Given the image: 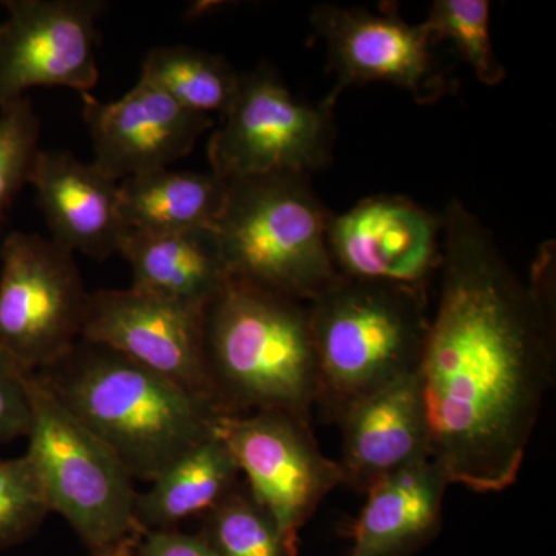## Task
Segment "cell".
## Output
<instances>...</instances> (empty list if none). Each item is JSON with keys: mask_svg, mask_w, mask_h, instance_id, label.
<instances>
[{"mask_svg": "<svg viewBox=\"0 0 556 556\" xmlns=\"http://www.w3.org/2000/svg\"><path fill=\"white\" fill-rule=\"evenodd\" d=\"M555 243L529 280L460 201L442 215L441 292L417 378L430 457L450 484L501 493L518 481L555 380Z\"/></svg>", "mask_w": 556, "mask_h": 556, "instance_id": "obj_1", "label": "cell"}, {"mask_svg": "<svg viewBox=\"0 0 556 556\" xmlns=\"http://www.w3.org/2000/svg\"><path fill=\"white\" fill-rule=\"evenodd\" d=\"M135 544H137V540L127 541V543L118 544V546L90 552V556H138Z\"/></svg>", "mask_w": 556, "mask_h": 556, "instance_id": "obj_28", "label": "cell"}, {"mask_svg": "<svg viewBox=\"0 0 556 556\" xmlns=\"http://www.w3.org/2000/svg\"><path fill=\"white\" fill-rule=\"evenodd\" d=\"M343 486L365 493L430 457L426 407L417 372L362 397L340 416Z\"/></svg>", "mask_w": 556, "mask_h": 556, "instance_id": "obj_15", "label": "cell"}, {"mask_svg": "<svg viewBox=\"0 0 556 556\" xmlns=\"http://www.w3.org/2000/svg\"><path fill=\"white\" fill-rule=\"evenodd\" d=\"M35 375L141 481L217 433L223 417L118 351L83 338Z\"/></svg>", "mask_w": 556, "mask_h": 556, "instance_id": "obj_2", "label": "cell"}, {"mask_svg": "<svg viewBox=\"0 0 556 556\" xmlns=\"http://www.w3.org/2000/svg\"><path fill=\"white\" fill-rule=\"evenodd\" d=\"M240 76L218 54L188 46H160L146 54L139 79L159 87L190 112L223 118L236 100Z\"/></svg>", "mask_w": 556, "mask_h": 556, "instance_id": "obj_21", "label": "cell"}, {"mask_svg": "<svg viewBox=\"0 0 556 556\" xmlns=\"http://www.w3.org/2000/svg\"><path fill=\"white\" fill-rule=\"evenodd\" d=\"M80 97L93 164L118 182L185 159L214 126V119L181 108L141 79L118 101L102 102L90 93Z\"/></svg>", "mask_w": 556, "mask_h": 556, "instance_id": "obj_14", "label": "cell"}, {"mask_svg": "<svg viewBox=\"0 0 556 556\" xmlns=\"http://www.w3.org/2000/svg\"><path fill=\"white\" fill-rule=\"evenodd\" d=\"M328 93L317 104L295 100L273 68L241 73L236 100L208 139L211 170L223 179L252 175H311L327 169L336 141Z\"/></svg>", "mask_w": 556, "mask_h": 556, "instance_id": "obj_7", "label": "cell"}, {"mask_svg": "<svg viewBox=\"0 0 556 556\" xmlns=\"http://www.w3.org/2000/svg\"><path fill=\"white\" fill-rule=\"evenodd\" d=\"M311 24L327 49L338 98L348 87L393 84L420 105L437 104L452 93V78L422 24H408L396 7L382 13L338 5H318Z\"/></svg>", "mask_w": 556, "mask_h": 556, "instance_id": "obj_10", "label": "cell"}, {"mask_svg": "<svg viewBox=\"0 0 556 556\" xmlns=\"http://www.w3.org/2000/svg\"><path fill=\"white\" fill-rule=\"evenodd\" d=\"M199 533L218 556H298L244 482L204 515Z\"/></svg>", "mask_w": 556, "mask_h": 556, "instance_id": "obj_22", "label": "cell"}, {"mask_svg": "<svg viewBox=\"0 0 556 556\" xmlns=\"http://www.w3.org/2000/svg\"><path fill=\"white\" fill-rule=\"evenodd\" d=\"M226 181L214 230L230 280L311 302L338 277L327 240L331 212L311 175L278 172Z\"/></svg>", "mask_w": 556, "mask_h": 556, "instance_id": "obj_5", "label": "cell"}, {"mask_svg": "<svg viewBox=\"0 0 556 556\" xmlns=\"http://www.w3.org/2000/svg\"><path fill=\"white\" fill-rule=\"evenodd\" d=\"M50 514L27 457L0 459V551L35 535Z\"/></svg>", "mask_w": 556, "mask_h": 556, "instance_id": "obj_24", "label": "cell"}, {"mask_svg": "<svg viewBox=\"0 0 556 556\" xmlns=\"http://www.w3.org/2000/svg\"><path fill=\"white\" fill-rule=\"evenodd\" d=\"M317 402L336 422L351 405L419 369L430 314L413 289L336 277L308 302Z\"/></svg>", "mask_w": 556, "mask_h": 556, "instance_id": "obj_4", "label": "cell"}, {"mask_svg": "<svg viewBox=\"0 0 556 556\" xmlns=\"http://www.w3.org/2000/svg\"><path fill=\"white\" fill-rule=\"evenodd\" d=\"M228 181L214 172L156 169L119 181L121 214L129 232L177 233L214 228Z\"/></svg>", "mask_w": 556, "mask_h": 556, "instance_id": "obj_20", "label": "cell"}, {"mask_svg": "<svg viewBox=\"0 0 556 556\" xmlns=\"http://www.w3.org/2000/svg\"><path fill=\"white\" fill-rule=\"evenodd\" d=\"M90 292L75 254L53 239L11 232L0 248V346L25 371L56 364L83 338Z\"/></svg>", "mask_w": 556, "mask_h": 556, "instance_id": "obj_8", "label": "cell"}, {"mask_svg": "<svg viewBox=\"0 0 556 556\" xmlns=\"http://www.w3.org/2000/svg\"><path fill=\"white\" fill-rule=\"evenodd\" d=\"M452 485L431 459L391 475L364 493L348 556H413L441 532Z\"/></svg>", "mask_w": 556, "mask_h": 556, "instance_id": "obj_17", "label": "cell"}, {"mask_svg": "<svg viewBox=\"0 0 556 556\" xmlns=\"http://www.w3.org/2000/svg\"><path fill=\"white\" fill-rule=\"evenodd\" d=\"M138 556H218L200 536L174 530H155L138 536Z\"/></svg>", "mask_w": 556, "mask_h": 556, "instance_id": "obj_27", "label": "cell"}, {"mask_svg": "<svg viewBox=\"0 0 556 556\" xmlns=\"http://www.w3.org/2000/svg\"><path fill=\"white\" fill-rule=\"evenodd\" d=\"M28 185L56 243L97 260L119 254L129 229L121 214L118 181L72 153L39 150Z\"/></svg>", "mask_w": 556, "mask_h": 556, "instance_id": "obj_16", "label": "cell"}, {"mask_svg": "<svg viewBox=\"0 0 556 556\" xmlns=\"http://www.w3.org/2000/svg\"><path fill=\"white\" fill-rule=\"evenodd\" d=\"M0 24V109L35 87L90 93L100 78L101 0H11Z\"/></svg>", "mask_w": 556, "mask_h": 556, "instance_id": "obj_11", "label": "cell"}, {"mask_svg": "<svg viewBox=\"0 0 556 556\" xmlns=\"http://www.w3.org/2000/svg\"><path fill=\"white\" fill-rule=\"evenodd\" d=\"M218 434L251 495L298 551L300 530L321 501L343 485L339 463L318 447L311 419L287 412L223 416Z\"/></svg>", "mask_w": 556, "mask_h": 556, "instance_id": "obj_9", "label": "cell"}, {"mask_svg": "<svg viewBox=\"0 0 556 556\" xmlns=\"http://www.w3.org/2000/svg\"><path fill=\"white\" fill-rule=\"evenodd\" d=\"M28 375L0 346V445L27 437L31 420Z\"/></svg>", "mask_w": 556, "mask_h": 556, "instance_id": "obj_26", "label": "cell"}, {"mask_svg": "<svg viewBox=\"0 0 556 556\" xmlns=\"http://www.w3.org/2000/svg\"><path fill=\"white\" fill-rule=\"evenodd\" d=\"M208 378L223 415L311 419L317 362L308 303L230 280L203 314Z\"/></svg>", "mask_w": 556, "mask_h": 556, "instance_id": "obj_3", "label": "cell"}, {"mask_svg": "<svg viewBox=\"0 0 556 556\" xmlns=\"http://www.w3.org/2000/svg\"><path fill=\"white\" fill-rule=\"evenodd\" d=\"M39 131L30 98L0 109V222L30 179L39 152Z\"/></svg>", "mask_w": 556, "mask_h": 556, "instance_id": "obj_25", "label": "cell"}, {"mask_svg": "<svg viewBox=\"0 0 556 556\" xmlns=\"http://www.w3.org/2000/svg\"><path fill=\"white\" fill-rule=\"evenodd\" d=\"M236 457L218 431L179 456L138 493L135 522L139 535L174 530L190 518L201 517L240 484Z\"/></svg>", "mask_w": 556, "mask_h": 556, "instance_id": "obj_19", "label": "cell"}, {"mask_svg": "<svg viewBox=\"0 0 556 556\" xmlns=\"http://www.w3.org/2000/svg\"><path fill=\"white\" fill-rule=\"evenodd\" d=\"M203 314L131 288L98 289L83 339L118 351L225 416L208 378Z\"/></svg>", "mask_w": 556, "mask_h": 556, "instance_id": "obj_12", "label": "cell"}, {"mask_svg": "<svg viewBox=\"0 0 556 556\" xmlns=\"http://www.w3.org/2000/svg\"><path fill=\"white\" fill-rule=\"evenodd\" d=\"M442 217L401 195H372L331 214L327 240L338 276L428 291L442 262Z\"/></svg>", "mask_w": 556, "mask_h": 556, "instance_id": "obj_13", "label": "cell"}, {"mask_svg": "<svg viewBox=\"0 0 556 556\" xmlns=\"http://www.w3.org/2000/svg\"><path fill=\"white\" fill-rule=\"evenodd\" d=\"M492 3L489 0H437L420 22L434 43L448 42L479 83L500 86L506 67L493 50Z\"/></svg>", "mask_w": 556, "mask_h": 556, "instance_id": "obj_23", "label": "cell"}, {"mask_svg": "<svg viewBox=\"0 0 556 556\" xmlns=\"http://www.w3.org/2000/svg\"><path fill=\"white\" fill-rule=\"evenodd\" d=\"M119 254L129 262L131 289L197 313H204L230 281L214 228L129 232Z\"/></svg>", "mask_w": 556, "mask_h": 556, "instance_id": "obj_18", "label": "cell"}, {"mask_svg": "<svg viewBox=\"0 0 556 556\" xmlns=\"http://www.w3.org/2000/svg\"><path fill=\"white\" fill-rule=\"evenodd\" d=\"M31 420L27 457L51 514L90 552L138 540L134 477L97 434L76 419L35 375H28Z\"/></svg>", "mask_w": 556, "mask_h": 556, "instance_id": "obj_6", "label": "cell"}]
</instances>
